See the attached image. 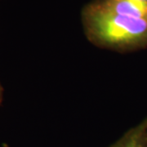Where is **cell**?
<instances>
[{"instance_id": "cell-1", "label": "cell", "mask_w": 147, "mask_h": 147, "mask_svg": "<svg viewBox=\"0 0 147 147\" xmlns=\"http://www.w3.org/2000/svg\"><path fill=\"white\" fill-rule=\"evenodd\" d=\"M84 21L90 35L106 45L124 46L147 40V19L118 15L96 3L86 9Z\"/></svg>"}, {"instance_id": "cell-2", "label": "cell", "mask_w": 147, "mask_h": 147, "mask_svg": "<svg viewBox=\"0 0 147 147\" xmlns=\"http://www.w3.org/2000/svg\"><path fill=\"white\" fill-rule=\"evenodd\" d=\"M96 3L121 16L147 19V2L138 0H99Z\"/></svg>"}, {"instance_id": "cell-3", "label": "cell", "mask_w": 147, "mask_h": 147, "mask_svg": "<svg viewBox=\"0 0 147 147\" xmlns=\"http://www.w3.org/2000/svg\"><path fill=\"white\" fill-rule=\"evenodd\" d=\"M113 147H147V136L140 134L131 135Z\"/></svg>"}, {"instance_id": "cell-4", "label": "cell", "mask_w": 147, "mask_h": 147, "mask_svg": "<svg viewBox=\"0 0 147 147\" xmlns=\"http://www.w3.org/2000/svg\"><path fill=\"white\" fill-rule=\"evenodd\" d=\"M2 99V88H1V86H0V101Z\"/></svg>"}, {"instance_id": "cell-5", "label": "cell", "mask_w": 147, "mask_h": 147, "mask_svg": "<svg viewBox=\"0 0 147 147\" xmlns=\"http://www.w3.org/2000/svg\"><path fill=\"white\" fill-rule=\"evenodd\" d=\"M138 1H143V2H147V0H138Z\"/></svg>"}]
</instances>
